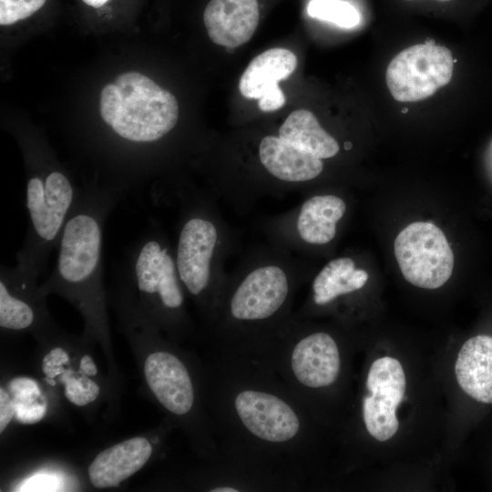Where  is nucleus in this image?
Here are the masks:
<instances>
[{
	"label": "nucleus",
	"mask_w": 492,
	"mask_h": 492,
	"mask_svg": "<svg viewBox=\"0 0 492 492\" xmlns=\"http://www.w3.org/2000/svg\"><path fill=\"white\" fill-rule=\"evenodd\" d=\"M206 402L219 457L298 491L313 469V415L263 361L212 353Z\"/></svg>",
	"instance_id": "nucleus-1"
},
{
	"label": "nucleus",
	"mask_w": 492,
	"mask_h": 492,
	"mask_svg": "<svg viewBox=\"0 0 492 492\" xmlns=\"http://www.w3.org/2000/svg\"><path fill=\"white\" fill-rule=\"evenodd\" d=\"M125 195L109 186L82 190L67 220L56 246V263L39 288L56 293L81 313L89 336H108L107 296L103 283L102 245L106 221Z\"/></svg>",
	"instance_id": "nucleus-2"
},
{
	"label": "nucleus",
	"mask_w": 492,
	"mask_h": 492,
	"mask_svg": "<svg viewBox=\"0 0 492 492\" xmlns=\"http://www.w3.org/2000/svg\"><path fill=\"white\" fill-rule=\"evenodd\" d=\"M294 291L291 274L274 263L224 283L207 325L212 352L261 358L291 318Z\"/></svg>",
	"instance_id": "nucleus-3"
},
{
	"label": "nucleus",
	"mask_w": 492,
	"mask_h": 492,
	"mask_svg": "<svg viewBox=\"0 0 492 492\" xmlns=\"http://www.w3.org/2000/svg\"><path fill=\"white\" fill-rule=\"evenodd\" d=\"M119 319L132 325L149 351L143 360V377L152 396L168 416L190 438L205 460L218 456V444L206 402L204 364L182 352L176 342L137 313L118 310Z\"/></svg>",
	"instance_id": "nucleus-4"
},
{
	"label": "nucleus",
	"mask_w": 492,
	"mask_h": 492,
	"mask_svg": "<svg viewBox=\"0 0 492 492\" xmlns=\"http://www.w3.org/2000/svg\"><path fill=\"white\" fill-rule=\"evenodd\" d=\"M112 297L179 343L191 331L186 292L179 279L175 251L155 225L126 249L116 269Z\"/></svg>",
	"instance_id": "nucleus-5"
},
{
	"label": "nucleus",
	"mask_w": 492,
	"mask_h": 492,
	"mask_svg": "<svg viewBox=\"0 0 492 492\" xmlns=\"http://www.w3.org/2000/svg\"><path fill=\"white\" fill-rule=\"evenodd\" d=\"M266 363L314 416L324 391L342 377V350L327 332L311 330L292 315L265 354Z\"/></svg>",
	"instance_id": "nucleus-6"
},
{
	"label": "nucleus",
	"mask_w": 492,
	"mask_h": 492,
	"mask_svg": "<svg viewBox=\"0 0 492 492\" xmlns=\"http://www.w3.org/2000/svg\"><path fill=\"white\" fill-rule=\"evenodd\" d=\"M183 202L176 265L186 293L208 325L224 284L216 270L220 231L202 200L194 197Z\"/></svg>",
	"instance_id": "nucleus-7"
},
{
	"label": "nucleus",
	"mask_w": 492,
	"mask_h": 492,
	"mask_svg": "<svg viewBox=\"0 0 492 492\" xmlns=\"http://www.w3.org/2000/svg\"><path fill=\"white\" fill-rule=\"evenodd\" d=\"M115 84L121 104L110 128L122 140L136 145L151 144L175 128L179 105L169 91L138 72L119 75Z\"/></svg>",
	"instance_id": "nucleus-8"
},
{
	"label": "nucleus",
	"mask_w": 492,
	"mask_h": 492,
	"mask_svg": "<svg viewBox=\"0 0 492 492\" xmlns=\"http://www.w3.org/2000/svg\"><path fill=\"white\" fill-rule=\"evenodd\" d=\"M394 251L402 274L415 286L436 289L452 274L453 251L444 232L435 224H409L398 233Z\"/></svg>",
	"instance_id": "nucleus-9"
},
{
	"label": "nucleus",
	"mask_w": 492,
	"mask_h": 492,
	"mask_svg": "<svg viewBox=\"0 0 492 492\" xmlns=\"http://www.w3.org/2000/svg\"><path fill=\"white\" fill-rule=\"evenodd\" d=\"M453 67L451 51L427 41L404 49L392 59L386 84L397 101H419L449 83Z\"/></svg>",
	"instance_id": "nucleus-10"
},
{
	"label": "nucleus",
	"mask_w": 492,
	"mask_h": 492,
	"mask_svg": "<svg viewBox=\"0 0 492 492\" xmlns=\"http://www.w3.org/2000/svg\"><path fill=\"white\" fill-rule=\"evenodd\" d=\"M365 385L368 395L362 401L364 426L370 436L384 442L395 435L399 426L395 410L406 387L402 364L390 356L376 359L369 368Z\"/></svg>",
	"instance_id": "nucleus-11"
},
{
	"label": "nucleus",
	"mask_w": 492,
	"mask_h": 492,
	"mask_svg": "<svg viewBox=\"0 0 492 492\" xmlns=\"http://www.w3.org/2000/svg\"><path fill=\"white\" fill-rule=\"evenodd\" d=\"M46 295L37 279L2 265L0 270V327L5 331L38 333L53 323L46 308Z\"/></svg>",
	"instance_id": "nucleus-12"
},
{
	"label": "nucleus",
	"mask_w": 492,
	"mask_h": 492,
	"mask_svg": "<svg viewBox=\"0 0 492 492\" xmlns=\"http://www.w3.org/2000/svg\"><path fill=\"white\" fill-rule=\"evenodd\" d=\"M297 67V57L285 48H271L256 56L244 70L239 89L244 97L258 99L261 110L281 108L285 97L278 82L288 78Z\"/></svg>",
	"instance_id": "nucleus-13"
},
{
	"label": "nucleus",
	"mask_w": 492,
	"mask_h": 492,
	"mask_svg": "<svg viewBox=\"0 0 492 492\" xmlns=\"http://www.w3.org/2000/svg\"><path fill=\"white\" fill-rule=\"evenodd\" d=\"M260 20L257 0H210L203 21L210 40L225 47H237L253 36Z\"/></svg>",
	"instance_id": "nucleus-14"
},
{
	"label": "nucleus",
	"mask_w": 492,
	"mask_h": 492,
	"mask_svg": "<svg viewBox=\"0 0 492 492\" xmlns=\"http://www.w3.org/2000/svg\"><path fill=\"white\" fill-rule=\"evenodd\" d=\"M152 443L144 436L126 439L99 452L87 475L96 488L116 487L139 471L150 459Z\"/></svg>",
	"instance_id": "nucleus-15"
},
{
	"label": "nucleus",
	"mask_w": 492,
	"mask_h": 492,
	"mask_svg": "<svg viewBox=\"0 0 492 492\" xmlns=\"http://www.w3.org/2000/svg\"><path fill=\"white\" fill-rule=\"evenodd\" d=\"M455 374L467 395L480 403L492 404V336L468 339L457 354Z\"/></svg>",
	"instance_id": "nucleus-16"
},
{
	"label": "nucleus",
	"mask_w": 492,
	"mask_h": 492,
	"mask_svg": "<svg viewBox=\"0 0 492 492\" xmlns=\"http://www.w3.org/2000/svg\"><path fill=\"white\" fill-rule=\"evenodd\" d=\"M259 158L266 170L287 182H304L318 177L323 169L321 159L302 151L279 136H266L259 145Z\"/></svg>",
	"instance_id": "nucleus-17"
},
{
	"label": "nucleus",
	"mask_w": 492,
	"mask_h": 492,
	"mask_svg": "<svg viewBox=\"0 0 492 492\" xmlns=\"http://www.w3.org/2000/svg\"><path fill=\"white\" fill-rule=\"evenodd\" d=\"M345 202L335 195H315L301 206L296 219V231L306 243L323 245L336 234V224L344 215Z\"/></svg>",
	"instance_id": "nucleus-18"
},
{
	"label": "nucleus",
	"mask_w": 492,
	"mask_h": 492,
	"mask_svg": "<svg viewBox=\"0 0 492 492\" xmlns=\"http://www.w3.org/2000/svg\"><path fill=\"white\" fill-rule=\"evenodd\" d=\"M279 137L321 159L335 156L340 149L338 142L320 126L313 113L307 109L292 112L281 126Z\"/></svg>",
	"instance_id": "nucleus-19"
},
{
	"label": "nucleus",
	"mask_w": 492,
	"mask_h": 492,
	"mask_svg": "<svg viewBox=\"0 0 492 492\" xmlns=\"http://www.w3.org/2000/svg\"><path fill=\"white\" fill-rule=\"evenodd\" d=\"M368 280V273L355 268L354 261L347 257L329 261L315 276L312 284V302L316 306H325L343 295L362 289Z\"/></svg>",
	"instance_id": "nucleus-20"
},
{
	"label": "nucleus",
	"mask_w": 492,
	"mask_h": 492,
	"mask_svg": "<svg viewBox=\"0 0 492 492\" xmlns=\"http://www.w3.org/2000/svg\"><path fill=\"white\" fill-rule=\"evenodd\" d=\"M60 384L67 401L77 406H86L96 401L100 394V386L93 377L70 367H65L56 379L54 385Z\"/></svg>",
	"instance_id": "nucleus-21"
},
{
	"label": "nucleus",
	"mask_w": 492,
	"mask_h": 492,
	"mask_svg": "<svg viewBox=\"0 0 492 492\" xmlns=\"http://www.w3.org/2000/svg\"><path fill=\"white\" fill-rule=\"evenodd\" d=\"M310 16L350 28L360 20L357 10L351 4L342 0H312L307 7Z\"/></svg>",
	"instance_id": "nucleus-22"
},
{
	"label": "nucleus",
	"mask_w": 492,
	"mask_h": 492,
	"mask_svg": "<svg viewBox=\"0 0 492 492\" xmlns=\"http://www.w3.org/2000/svg\"><path fill=\"white\" fill-rule=\"evenodd\" d=\"M46 0H0V25L8 26L39 10Z\"/></svg>",
	"instance_id": "nucleus-23"
},
{
	"label": "nucleus",
	"mask_w": 492,
	"mask_h": 492,
	"mask_svg": "<svg viewBox=\"0 0 492 492\" xmlns=\"http://www.w3.org/2000/svg\"><path fill=\"white\" fill-rule=\"evenodd\" d=\"M70 362V355L65 346L56 344L51 347L40 364L41 371L47 384L54 385L56 379Z\"/></svg>",
	"instance_id": "nucleus-24"
},
{
	"label": "nucleus",
	"mask_w": 492,
	"mask_h": 492,
	"mask_svg": "<svg viewBox=\"0 0 492 492\" xmlns=\"http://www.w3.org/2000/svg\"><path fill=\"white\" fill-rule=\"evenodd\" d=\"M121 104V96L118 86L108 84L105 86L100 93L99 110L103 121L111 126L118 114Z\"/></svg>",
	"instance_id": "nucleus-25"
},
{
	"label": "nucleus",
	"mask_w": 492,
	"mask_h": 492,
	"mask_svg": "<svg viewBox=\"0 0 492 492\" xmlns=\"http://www.w3.org/2000/svg\"><path fill=\"white\" fill-rule=\"evenodd\" d=\"M9 393L15 403L29 404L42 399L37 383L28 377H17L11 381Z\"/></svg>",
	"instance_id": "nucleus-26"
},
{
	"label": "nucleus",
	"mask_w": 492,
	"mask_h": 492,
	"mask_svg": "<svg viewBox=\"0 0 492 492\" xmlns=\"http://www.w3.org/2000/svg\"><path fill=\"white\" fill-rule=\"evenodd\" d=\"M14 405L15 411V416L21 423H36L44 417L46 412V404L44 400L30 404L14 402Z\"/></svg>",
	"instance_id": "nucleus-27"
},
{
	"label": "nucleus",
	"mask_w": 492,
	"mask_h": 492,
	"mask_svg": "<svg viewBox=\"0 0 492 492\" xmlns=\"http://www.w3.org/2000/svg\"><path fill=\"white\" fill-rule=\"evenodd\" d=\"M60 482L50 474H37L25 481L17 489L19 491H56Z\"/></svg>",
	"instance_id": "nucleus-28"
},
{
	"label": "nucleus",
	"mask_w": 492,
	"mask_h": 492,
	"mask_svg": "<svg viewBox=\"0 0 492 492\" xmlns=\"http://www.w3.org/2000/svg\"><path fill=\"white\" fill-rule=\"evenodd\" d=\"M12 395L3 386L0 388V433L2 434L15 416Z\"/></svg>",
	"instance_id": "nucleus-29"
},
{
	"label": "nucleus",
	"mask_w": 492,
	"mask_h": 492,
	"mask_svg": "<svg viewBox=\"0 0 492 492\" xmlns=\"http://www.w3.org/2000/svg\"><path fill=\"white\" fill-rule=\"evenodd\" d=\"M85 4L87 5H90L95 8L101 7L103 5H105L108 0H82Z\"/></svg>",
	"instance_id": "nucleus-30"
},
{
	"label": "nucleus",
	"mask_w": 492,
	"mask_h": 492,
	"mask_svg": "<svg viewBox=\"0 0 492 492\" xmlns=\"http://www.w3.org/2000/svg\"><path fill=\"white\" fill-rule=\"evenodd\" d=\"M438 1H448V0H438Z\"/></svg>",
	"instance_id": "nucleus-31"
}]
</instances>
